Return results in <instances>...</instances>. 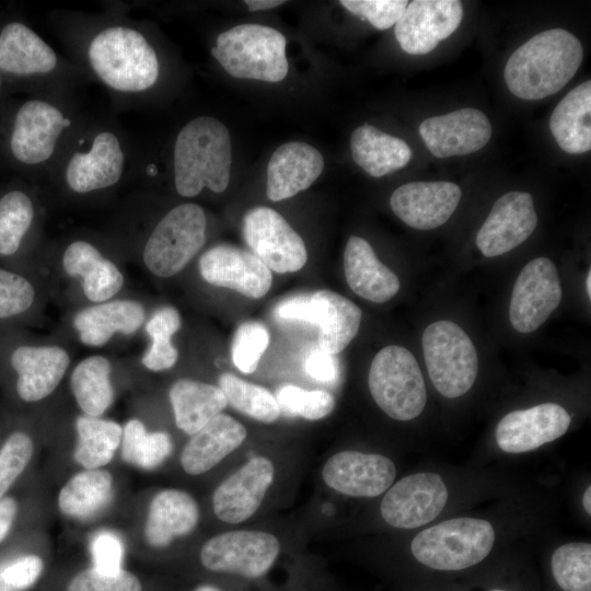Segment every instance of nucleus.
Masks as SVG:
<instances>
[{
	"instance_id": "obj_1",
	"label": "nucleus",
	"mask_w": 591,
	"mask_h": 591,
	"mask_svg": "<svg viewBox=\"0 0 591 591\" xmlns=\"http://www.w3.org/2000/svg\"><path fill=\"white\" fill-rule=\"evenodd\" d=\"M58 30L82 76L117 99L138 102L160 82L161 57L138 21L117 11L74 13L59 18Z\"/></svg>"
},
{
	"instance_id": "obj_2",
	"label": "nucleus",
	"mask_w": 591,
	"mask_h": 591,
	"mask_svg": "<svg viewBox=\"0 0 591 591\" xmlns=\"http://www.w3.org/2000/svg\"><path fill=\"white\" fill-rule=\"evenodd\" d=\"M83 119L67 93L0 100V164L22 176L49 174Z\"/></svg>"
},
{
	"instance_id": "obj_3",
	"label": "nucleus",
	"mask_w": 591,
	"mask_h": 591,
	"mask_svg": "<svg viewBox=\"0 0 591 591\" xmlns=\"http://www.w3.org/2000/svg\"><path fill=\"white\" fill-rule=\"evenodd\" d=\"M131 163V148L118 126L84 118L49 174L69 193L89 196L117 186Z\"/></svg>"
},
{
	"instance_id": "obj_4",
	"label": "nucleus",
	"mask_w": 591,
	"mask_h": 591,
	"mask_svg": "<svg viewBox=\"0 0 591 591\" xmlns=\"http://www.w3.org/2000/svg\"><path fill=\"white\" fill-rule=\"evenodd\" d=\"M0 73L13 94H71L83 79L20 14L0 12Z\"/></svg>"
},
{
	"instance_id": "obj_5",
	"label": "nucleus",
	"mask_w": 591,
	"mask_h": 591,
	"mask_svg": "<svg viewBox=\"0 0 591 591\" xmlns=\"http://www.w3.org/2000/svg\"><path fill=\"white\" fill-rule=\"evenodd\" d=\"M582 59V45L569 31H543L509 57L505 81L517 97L541 100L561 90L576 74Z\"/></svg>"
},
{
	"instance_id": "obj_6",
	"label": "nucleus",
	"mask_w": 591,
	"mask_h": 591,
	"mask_svg": "<svg viewBox=\"0 0 591 591\" xmlns=\"http://www.w3.org/2000/svg\"><path fill=\"white\" fill-rule=\"evenodd\" d=\"M231 164V137L219 119L199 116L181 128L172 153L174 186L179 196L196 197L205 188L224 192Z\"/></svg>"
},
{
	"instance_id": "obj_7",
	"label": "nucleus",
	"mask_w": 591,
	"mask_h": 591,
	"mask_svg": "<svg viewBox=\"0 0 591 591\" xmlns=\"http://www.w3.org/2000/svg\"><path fill=\"white\" fill-rule=\"evenodd\" d=\"M286 45L279 31L247 23L220 33L210 53L234 78L279 82L288 73Z\"/></svg>"
},
{
	"instance_id": "obj_8",
	"label": "nucleus",
	"mask_w": 591,
	"mask_h": 591,
	"mask_svg": "<svg viewBox=\"0 0 591 591\" xmlns=\"http://www.w3.org/2000/svg\"><path fill=\"white\" fill-rule=\"evenodd\" d=\"M496 534L484 519L461 517L434 524L410 543L414 557L437 570H462L484 560L491 552Z\"/></svg>"
},
{
	"instance_id": "obj_9",
	"label": "nucleus",
	"mask_w": 591,
	"mask_h": 591,
	"mask_svg": "<svg viewBox=\"0 0 591 591\" xmlns=\"http://www.w3.org/2000/svg\"><path fill=\"white\" fill-rule=\"evenodd\" d=\"M368 385L376 405L391 418L407 421L418 417L427 403L419 364L405 347H383L373 358Z\"/></svg>"
},
{
	"instance_id": "obj_10",
	"label": "nucleus",
	"mask_w": 591,
	"mask_h": 591,
	"mask_svg": "<svg viewBox=\"0 0 591 591\" xmlns=\"http://www.w3.org/2000/svg\"><path fill=\"white\" fill-rule=\"evenodd\" d=\"M421 345L429 378L442 396L456 398L471 390L478 373V355L461 326L436 321L424 331Z\"/></svg>"
},
{
	"instance_id": "obj_11",
	"label": "nucleus",
	"mask_w": 591,
	"mask_h": 591,
	"mask_svg": "<svg viewBox=\"0 0 591 591\" xmlns=\"http://www.w3.org/2000/svg\"><path fill=\"white\" fill-rule=\"evenodd\" d=\"M207 218L201 206L185 202L173 207L149 234L142 258L155 276L179 273L206 242Z\"/></svg>"
},
{
	"instance_id": "obj_12",
	"label": "nucleus",
	"mask_w": 591,
	"mask_h": 591,
	"mask_svg": "<svg viewBox=\"0 0 591 591\" xmlns=\"http://www.w3.org/2000/svg\"><path fill=\"white\" fill-rule=\"evenodd\" d=\"M279 549L278 540L268 532L231 531L208 540L201 547L200 561L211 571L258 578L271 568Z\"/></svg>"
},
{
	"instance_id": "obj_13",
	"label": "nucleus",
	"mask_w": 591,
	"mask_h": 591,
	"mask_svg": "<svg viewBox=\"0 0 591 591\" xmlns=\"http://www.w3.org/2000/svg\"><path fill=\"white\" fill-rule=\"evenodd\" d=\"M243 237L270 270L278 274L294 273L306 263L304 241L276 210L255 207L243 218Z\"/></svg>"
},
{
	"instance_id": "obj_14",
	"label": "nucleus",
	"mask_w": 591,
	"mask_h": 591,
	"mask_svg": "<svg viewBox=\"0 0 591 591\" xmlns=\"http://www.w3.org/2000/svg\"><path fill=\"white\" fill-rule=\"evenodd\" d=\"M558 269L547 257L530 260L520 271L509 304L512 327L522 334L536 331L561 301Z\"/></svg>"
},
{
	"instance_id": "obj_15",
	"label": "nucleus",
	"mask_w": 591,
	"mask_h": 591,
	"mask_svg": "<svg viewBox=\"0 0 591 591\" xmlns=\"http://www.w3.org/2000/svg\"><path fill=\"white\" fill-rule=\"evenodd\" d=\"M448 489L439 474L407 475L389 488L381 501L384 521L397 529H416L432 522L444 509Z\"/></svg>"
},
{
	"instance_id": "obj_16",
	"label": "nucleus",
	"mask_w": 591,
	"mask_h": 591,
	"mask_svg": "<svg viewBox=\"0 0 591 591\" xmlns=\"http://www.w3.org/2000/svg\"><path fill=\"white\" fill-rule=\"evenodd\" d=\"M462 19L459 0H414L396 22L394 34L405 53L425 55L454 33Z\"/></svg>"
},
{
	"instance_id": "obj_17",
	"label": "nucleus",
	"mask_w": 591,
	"mask_h": 591,
	"mask_svg": "<svg viewBox=\"0 0 591 591\" xmlns=\"http://www.w3.org/2000/svg\"><path fill=\"white\" fill-rule=\"evenodd\" d=\"M198 266L208 283L248 298L259 299L271 287V270L254 253L234 245L217 244L208 248Z\"/></svg>"
},
{
	"instance_id": "obj_18",
	"label": "nucleus",
	"mask_w": 591,
	"mask_h": 591,
	"mask_svg": "<svg viewBox=\"0 0 591 591\" xmlns=\"http://www.w3.org/2000/svg\"><path fill=\"white\" fill-rule=\"evenodd\" d=\"M536 224L532 195L508 192L493 205L476 235V245L486 257L500 256L528 240Z\"/></svg>"
},
{
	"instance_id": "obj_19",
	"label": "nucleus",
	"mask_w": 591,
	"mask_h": 591,
	"mask_svg": "<svg viewBox=\"0 0 591 591\" xmlns=\"http://www.w3.org/2000/svg\"><path fill=\"white\" fill-rule=\"evenodd\" d=\"M571 422L568 412L556 403L508 413L496 428V442L507 453H524L564 436Z\"/></svg>"
},
{
	"instance_id": "obj_20",
	"label": "nucleus",
	"mask_w": 591,
	"mask_h": 591,
	"mask_svg": "<svg viewBox=\"0 0 591 591\" xmlns=\"http://www.w3.org/2000/svg\"><path fill=\"white\" fill-rule=\"evenodd\" d=\"M322 476L339 494L372 498L392 486L396 468L392 460L381 454L343 451L327 460Z\"/></svg>"
},
{
	"instance_id": "obj_21",
	"label": "nucleus",
	"mask_w": 591,
	"mask_h": 591,
	"mask_svg": "<svg viewBox=\"0 0 591 591\" xmlns=\"http://www.w3.org/2000/svg\"><path fill=\"white\" fill-rule=\"evenodd\" d=\"M419 135L434 157L444 159L484 148L490 140L491 125L479 109L461 108L425 119Z\"/></svg>"
},
{
	"instance_id": "obj_22",
	"label": "nucleus",
	"mask_w": 591,
	"mask_h": 591,
	"mask_svg": "<svg viewBox=\"0 0 591 591\" xmlns=\"http://www.w3.org/2000/svg\"><path fill=\"white\" fill-rule=\"evenodd\" d=\"M461 196L460 186L452 182H410L393 192L390 205L407 225L432 230L450 219Z\"/></svg>"
},
{
	"instance_id": "obj_23",
	"label": "nucleus",
	"mask_w": 591,
	"mask_h": 591,
	"mask_svg": "<svg viewBox=\"0 0 591 591\" xmlns=\"http://www.w3.org/2000/svg\"><path fill=\"white\" fill-rule=\"evenodd\" d=\"M275 467L265 456H255L231 474L215 490L213 511L227 523H240L259 508L274 480Z\"/></svg>"
},
{
	"instance_id": "obj_24",
	"label": "nucleus",
	"mask_w": 591,
	"mask_h": 591,
	"mask_svg": "<svg viewBox=\"0 0 591 591\" xmlns=\"http://www.w3.org/2000/svg\"><path fill=\"white\" fill-rule=\"evenodd\" d=\"M8 360L16 375V394L26 403L50 395L70 364L68 352L58 346L18 345L9 352Z\"/></svg>"
},
{
	"instance_id": "obj_25",
	"label": "nucleus",
	"mask_w": 591,
	"mask_h": 591,
	"mask_svg": "<svg viewBox=\"0 0 591 591\" xmlns=\"http://www.w3.org/2000/svg\"><path fill=\"white\" fill-rule=\"evenodd\" d=\"M323 167L321 152L311 144L299 141L281 144L268 162L267 197L280 201L308 189Z\"/></svg>"
},
{
	"instance_id": "obj_26",
	"label": "nucleus",
	"mask_w": 591,
	"mask_h": 591,
	"mask_svg": "<svg viewBox=\"0 0 591 591\" xmlns=\"http://www.w3.org/2000/svg\"><path fill=\"white\" fill-rule=\"evenodd\" d=\"M344 271L349 288L371 302H386L401 288L396 274L380 262L367 240L357 235H351L346 244Z\"/></svg>"
},
{
	"instance_id": "obj_27",
	"label": "nucleus",
	"mask_w": 591,
	"mask_h": 591,
	"mask_svg": "<svg viewBox=\"0 0 591 591\" xmlns=\"http://www.w3.org/2000/svg\"><path fill=\"white\" fill-rule=\"evenodd\" d=\"M245 438L246 429L241 422L219 414L193 434L182 452L181 464L187 474L206 473L237 449Z\"/></svg>"
},
{
	"instance_id": "obj_28",
	"label": "nucleus",
	"mask_w": 591,
	"mask_h": 591,
	"mask_svg": "<svg viewBox=\"0 0 591 591\" xmlns=\"http://www.w3.org/2000/svg\"><path fill=\"white\" fill-rule=\"evenodd\" d=\"M63 270L82 279L85 297L95 303L114 297L124 285V276L118 267L91 242L74 240L62 254Z\"/></svg>"
},
{
	"instance_id": "obj_29",
	"label": "nucleus",
	"mask_w": 591,
	"mask_h": 591,
	"mask_svg": "<svg viewBox=\"0 0 591 591\" xmlns=\"http://www.w3.org/2000/svg\"><path fill=\"white\" fill-rule=\"evenodd\" d=\"M144 309L135 300H115L91 305L79 311L73 326L81 343L86 346H103L114 334L137 332L144 321Z\"/></svg>"
},
{
	"instance_id": "obj_30",
	"label": "nucleus",
	"mask_w": 591,
	"mask_h": 591,
	"mask_svg": "<svg viewBox=\"0 0 591 591\" xmlns=\"http://www.w3.org/2000/svg\"><path fill=\"white\" fill-rule=\"evenodd\" d=\"M36 219L35 196L22 181L0 189V258L13 259L22 252Z\"/></svg>"
},
{
	"instance_id": "obj_31",
	"label": "nucleus",
	"mask_w": 591,
	"mask_h": 591,
	"mask_svg": "<svg viewBox=\"0 0 591 591\" xmlns=\"http://www.w3.org/2000/svg\"><path fill=\"white\" fill-rule=\"evenodd\" d=\"M198 519L199 510L190 495L176 489L163 490L150 503L146 540L151 546L164 547L175 537L190 533Z\"/></svg>"
},
{
	"instance_id": "obj_32",
	"label": "nucleus",
	"mask_w": 591,
	"mask_h": 591,
	"mask_svg": "<svg viewBox=\"0 0 591 591\" xmlns=\"http://www.w3.org/2000/svg\"><path fill=\"white\" fill-rule=\"evenodd\" d=\"M591 81L571 91L554 108L551 131L557 144L567 153L579 154L591 149Z\"/></svg>"
},
{
	"instance_id": "obj_33",
	"label": "nucleus",
	"mask_w": 591,
	"mask_h": 591,
	"mask_svg": "<svg viewBox=\"0 0 591 591\" xmlns=\"http://www.w3.org/2000/svg\"><path fill=\"white\" fill-rule=\"evenodd\" d=\"M350 149L356 164L373 177H381L404 167L413 155L412 149L403 139L368 124L352 131Z\"/></svg>"
},
{
	"instance_id": "obj_34",
	"label": "nucleus",
	"mask_w": 591,
	"mask_h": 591,
	"mask_svg": "<svg viewBox=\"0 0 591 591\" xmlns=\"http://www.w3.org/2000/svg\"><path fill=\"white\" fill-rule=\"evenodd\" d=\"M176 426L193 436L227 406L219 386L190 379H179L170 389Z\"/></svg>"
},
{
	"instance_id": "obj_35",
	"label": "nucleus",
	"mask_w": 591,
	"mask_h": 591,
	"mask_svg": "<svg viewBox=\"0 0 591 591\" xmlns=\"http://www.w3.org/2000/svg\"><path fill=\"white\" fill-rule=\"evenodd\" d=\"M312 294L321 305L318 347L337 355L356 337L362 312L356 303L334 291L317 290Z\"/></svg>"
},
{
	"instance_id": "obj_36",
	"label": "nucleus",
	"mask_w": 591,
	"mask_h": 591,
	"mask_svg": "<svg viewBox=\"0 0 591 591\" xmlns=\"http://www.w3.org/2000/svg\"><path fill=\"white\" fill-rule=\"evenodd\" d=\"M113 477L105 470H85L74 475L60 490V510L76 519H89L111 500Z\"/></svg>"
},
{
	"instance_id": "obj_37",
	"label": "nucleus",
	"mask_w": 591,
	"mask_h": 591,
	"mask_svg": "<svg viewBox=\"0 0 591 591\" xmlns=\"http://www.w3.org/2000/svg\"><path fill=\"white\" fill-rule=\"evenodd\" d=\"M111 371L109 360L97 355L83 359L74 368L70 379L71 391L84 415L99 417L112 405Z\"/></svg>"
},
{
	"instance_id": "obj_38",
	"label": "nucleus",
	"mask_w": 591,
	"mask_h": 591,
	"mask_svg": "<svg viewBox=\"0 0 591 591\" xmlns=\"http://www.w3.org/2000/svg\"><path fill=\"white\" fill-rule=\"evenodd\" d=\"M74 460L85 470L109 463L121 441L123 428L115 421L82 415L77 418Z\"/></svg>"
},
{
	"instance_id": "obj_39",
	"label": "nucleus",
	"mask_w": 591,
	"mask_h": 591,
	"mask_svg": "<svg viewBox=\"0 0 591 591\" xmlns=\"http://www.w3.org/2000/svg\"><path fill=\"white\" fill-rule=\"evenodd\" d=\"M120 443L124 461L144 470L159 466L173 449L172 440L166 432H148L138 419L126 422Z\"/></svg>"
},
{
	"instance_id": "obj_40",
	"label": "nucleus",
	"mask_w": 591,
	"mask_h": 591,
	"mask_svg": "<svg viewBox=\"0 0 591 591\" xmlns=\"http://www.w3.org/2000/svg\"><path fill=\"white\" fill-rule=\"evenodd\" d=\"M219 387L228 404L253 419L269 424L280 415L276 396L260 385L223 373L219 378Z\"/></svg>"
},
{
	"instance_id": "obj_41",
	"label": "nucleus",
	"mask_w": 591,
	"mask_h": 591,
	"mask_svg": "<svg viewBox=\"0 0 591 591\" xmlns=\"http://www.w3.org/2000/svg\"><path fill=\"white\" fill-rule=\"evenodd\" d=\"M181 327V315L173 306L158 309L146 325V332L151 338V345L144 352L142 364L151 371H163L172 368L178 351L171 341L172 336Z\"/></svg>"
},
{
	"instance_id": "obj_42",
	"label": "nucleus",
	"mask_w": 591,
	"mask_h": 591,
	"mask_svg": "<svg viewBox=\"0 0 591 591\" xmlns=\"http://www.w3.org/2000/svg\"><path fill=\"white\" fill-rule=\"evenodd\" d=\"M552 572L564 591H591V544L571 542L552 555Z\"/></svg>"
},
{
	"instance_id": "obj_43",
	"label": "nucleus",
	"mask_w": 591,
	"mask_h": 591,
	"mask_svg": "<svg viewBox=\"0 0 591 591\" xmlns=\"http://www.w3.org/2000/svg\"><path fill=\"white\" fill-rule=\"evenodd\" d=\"M276 399L280 412L309 420L322 419L335 407V399L328 392L309 391L292 384L281 386L277 391Z\"/></svg>"
},
{
	"instance_id": "obj_44",
	"label": "nucleus",
	"mask_w": 591,
	"mask_h": 591,
	"mask_svg": "<svg viewBox=\"0 0 591 591\" xmlns=\"http://www.w3.org/2000/svg\"><path fill=\"white\" fill-rule=\"evenodd\" d=\"M36 291L21 273L0 267V322L24 315L33 306Z\"/></svg>"
},
{
	"instance_id": "obj_45",
	"label": "nucleus",
	"mask_w": 591,
	"mask_h": 591,
	"mask_svg": "<svg viewBox=\"0 0 591 591\" xmlns=\"http://www.w3.org/2000/svg\"><path fill=\"white\" fill-rule=\"evenodd\" d=\"M270 341L268 329L258 322H244L235 331L231 356L243 373H253Z\"/></svg>"
},
{
	"instance_id": "obj_46",
	"label": "nucleus",
	"mask_w": 591,
	"mask_h": 591,
	"mask_svg": "<svg viewBox=\"0 0 591 591\" xmlns=\"http://www.w3.org/2000/svg\"><path fill=\"white\" fill-rule=\"evenodd\" d=\"M33 453V441L23 431L12 432L0 449V498L26 467Z\"/></svg>"
},
{
	"instance_id": "obj_47",
	"label": "nucleus",
	"mask_w": 591,
	"mask_h": 591,
	"mask_svg": "<svg viewBox=\"0 0 591 591\" xmlns=\"http://www.w3.org/2000/svg\"><path fill=\"white\" fill-rule=\"evenodd\" d=\"M67 591H142L139 579L131 572L120 570L114 575L100 572L95 568L76 575Z\"/></svg>"
},
{
	"instance_id": "obj_48",
	"label": "nucleus",
	"mask_w": 591,
	"mask_h": 591,
	"mask_svg": "<svg viewBox=\"0 0 591 591\" xmlns=\"http://www.w3.org/2000/svg\"><path fill=\"white\" fill-rule=\"evenodd\" d=\"M339 3L352 14L368 20L375 28L392 27L403 15L406 0H340Z\"/></svg>"
},
{
	"instance_id": "obj_49",
	"label": "nucleus",
	"mask_w": 591,
	"mask_h": 591,
	"mask_svg": "<svg viewBox=\"0 0 591 591\" xmlns=\"http://www.w3.org/2000/svg\"><path fill=\"white\" fill-rule=\"evenodd\" d=\"M43 568V560L36 555L0 561V591H24L31 588L40 577Z\"/></svg>"
},
{
	"instance_id": "obj_50",
	"label": "nucleus",
	"mask_w": 591,
	"mask_h": 591,
	"mask_svg": "<svg viewBox=\"0 0 591 591\" xmlns=\"http://www.w3.org/2000/svg\"><path fill=\"white\" fill-rule=\"evenodd\" d=\"M93 568L100 572L114 575L121 570L124 547L120 538L113 532L100 531L90 543Z\"/></svg>"
},
{
	"instance_id": "obj_51",
	"label": "nucleus",
	"mask_w": 591,
	"mask_h": 591,
	"mask_svg": "<svg viewBox=\"0 0 591 591\" xmlns=\"http://www.w3.org/2000/svg\"><path fill=\"white\" fill-rule=\"evenodd\" d=\"M281 320L302 321L318 325L321 305L313 294H298L285 299L275 309Z\"/></svg>"
},
{
	"instance_id": "obj_52",
	"label": "nucleus",
	"mask_w": 591,
	"mask_h": 591,
	"mask_svg": "<svg viewBox=\"0 0 591 591\" xmlns=\"http://www.w3.org/2000/svg\"><path fill=\"white\" fill-rule=\"evenodd\" d=\"M305 372L321 382H332L337 376V366L332 355L316 349L312 351L304 362Z\"/></svg>"
},
{
	"instance_id": "obj_53",
	"label": "nucleus",
	"mask_w": 591,
	"mask_h": 591,
	"mask_svg": "<svg viewBox=\"0 0 591 591\" xmlns=\"http://www.w3.org/2000/svg\"><path fill=\"white\" fill-rule=\"evenodd\" d=\"M18 512L16 501L11 498L0 499V543L9 533Z\"/></svg>"
},
{
	"instance_id": "obj_54",
	"label": "nucleus",
	"mask_w": 591,
	"mask_h": 591,
	"mask_svg": "<svg viewBox=\"0 0 591 591\" xmlns=\"http://www.w3.org/2000/svg\"><path fill=\"white\" fill-rule=\"evenodd\" d=\"M244 3L247 5V8H248V10L251 12H256V11H260V10H267V9L276 8V7L285 3V1H280V0H245Z\"/></svg>"
},
{
	"instance_id": "obj_55",
	"label": "nucleus",
	"mask_w": 591,
	"mask_h": 591,
	"mask_svg": "<svg viewBox=\"0 0 591 591\" xmlns=\"http://www.w3.org/2000/svg\"><path fill=\"white\" fill-rule=\"evenodd\" d=\"M582 506L586 512L590 515L591 514V487L590 486H588V488L583 493Z\"/></svg>"
},
{
	"instance_id": "obj_56",
	"label": "nucleus",
	"mask_w": 591,
	"mask_h": 591,
	"mask_svg": "<svg viewBox=\"0 0 591 591\" xmlns=\"http://www.w3.org/2000/svg\"><path fill=\"white\" fill-rule=\"evenodd\" d=\"M14 95L0 73V100Z\"/></svg>"
},
{
	"instance_id": "obj_57",
	"label": "nucleus",
	"mask_w": 591,
	"mask_h": 591,
	"mask_svg": "<svg viewBox=\"0 0 591 591\" xmlns=\"http://www.w3.org/2000/svg\"><path fill=\"white\" fill-rule=\"evenodd\" d=\"M586 289L589 299L591 298V269H589L587 278H586Z\"/></svg>"
},
{
	"instance_id": "obj_58",
	"label": "nucleus",
	"mask_w": 591,
	"mask_h": 591,
	"mask_svg": "<svg viewBox=\"0 0 591 591\" xmlns=\"http://www.w3.org/2000/svg\"><path fill=\"white\" fill-rule=\"evenodd\" d=\"M194 591H221L218 588L209 584H204L198 588H196Z\"/></svg>"
},
{
	"instance_id": "obj_59",
	"label": "nucleus",
	"mask_w": 591,
	"mask_h": 591,
	"mask_svg": "<svg viewBox=\"0 0 591 591\" xmlns=\"http://www.w3.org/2000/svg\"><path fill=\"white\" fill-rule=\"evenodd\" d=\"M491 591H505V590H499V589H496V590H491Z\"/></svg>"
}]
</instances>
